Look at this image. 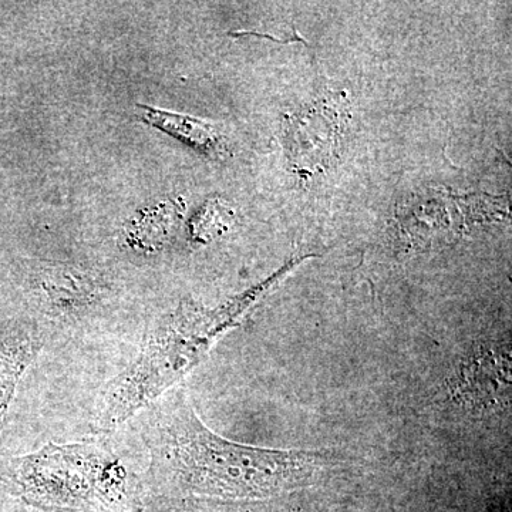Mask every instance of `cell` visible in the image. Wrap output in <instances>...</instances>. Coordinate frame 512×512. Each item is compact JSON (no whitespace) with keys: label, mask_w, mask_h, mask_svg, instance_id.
Returning <instances> with one entry per match:
<instances>
[{"label":"cell","mask_w":512,"mask_h":512,"mask_svg":"<svg viewBox=\"0 0 512 512\" xmlns=\"http://www.w3.org/2000/svg\"><path fill=\"white\" fill-rule=\"evenodd\" d=\"M222 211L224 210L218 205V202H210L200 214L195 215L191 224V235L194 241L208 242L215 235L220 234L224 229V224L214 221L224 220L225 212Z\"/></svg>","instance_id":"11"},{"label":"cell","mask_w":512,"mask_h":512,"mask_svg":"<svg viewBox=\"0 0 512 512\" xmlns=\"http://www.w3.org/2000/svg\"><path fill=\"white\" fill-rule=\"evenodd\" d=\"M47 301L59 311H80L93 305L106 289L99 276L70 265H47L39 275Z\"/></svg>","instance_id":"8"},{"label":"cell","mask_w":512,"mask_h":512,"mask_svg":"<svg viewBox=\"0 0 512 512\" xmlns=\"http://www.w3.org/2000/svg\"><path fill=\"white\" fill-rule=\"evenodd\" d=\"M163 512H293L286 505L269 500L227 501L207 498H175L163 501Z\"/></svg>","instance_id":"9"},{"label":"cell","mask_w":512,"mask_h":512,"mask_svg":"<svg viewBox=\"0 0 512 512\" xmlns=\"http://www.w3.org/2000/svg\"><path fill=\"white\" fill-rule=\"evenodd\" d=\"M9 478L26 504L53 512H143L140 478L106 444L49 443L10 461Z\"/></svg>","instance_id":"3"},{"label":"cell","mask_w":512,"mask_h":512,"mask_svg":"<svg viewBox=\"0 0 512 512\" xmlns=\"http://www.w3.org/2000/svg\"><path fill=\"white\" fill-rule=\"evenodd\" d=\"M177 208H161L144 215L141 221L134 224L131 239L137 242L138 247H161L171 237V231L177 228Z\"/></svg>","instance_id":"10"},{"label":"cell","mask_w":512,"mask_h":512,"mask_svg":"<svg viewBox=\"0 0 512 512\" xmlns=\"http://www.w3.org/2000/svg\"><path fill=\"white\" fill-rule=\"evenodd\" d=\"M298 262H288L262 284L217 308L181 303L151 330L133 362L103 387L94 406V429L99 433L116 430L170 392Z\"/></svg>","instance_id":"2"},{"label":"cell","mask_w":512,"mask_h":512,"mask_svg":"<svg viewBox=\"0 0 512 512\" xmlns=\"http://www.w3.org/2000/svg\"><path fill=\"white\" fill-rule=\"evenodd\" d=\"M138 117L148 126L158 128L175 140L194 148L202 156L212 160H224L228 156V144L217 127L207 121L158 110L156 107L137 104Z\"/></svg>","instance_id":"7"},{"label":"cell","mask_w":512,"mask_h":512,"mask_svg":"<svg viewBox=\"0 0 512 512\" xmlns=\"http://www.w3.org/2000/svg\"><path fill=\"white\" fill-rule=\"evenodd\" d=\"M144 430L150 480L163 500H271L315 484L343 461L312 450L235 443L208 429L183 390L156 400Z\"/></svg>","instance_id":"1"},{"label":"cell","mask_w":512,"mask_h":512,"mask_svg":"<svg viewBox=\"0 0 512 512\" xmlns=\"http://www.w3.org/2000/svg\"><path fill=\"white\" fill-rule=\"evenodd\" d=\"M42 346V336L28 326L0 330V433L20 379Z\"/></svg>","instance_id":"6"},{"label":"cell","mask_w":512,"mask_h":512,"mask_svg":"<svg viewBox=\"0 0 512 512\" xmlns=\"http://www.w3.org/2000/svg\"><path fill=\"white\" fill-rule=\"evenodd\" d=\"M448 399L476 416L510 407V343H480L468 350L448 383Z\"/></svg>","instance_id":"5"},{"label":"cell","mask_w":512,"mask_h":512,"mask_svg":"<svg viewBox=\"0 0 512 512\" xmlns=\"http://www.w3.org/2000/svg\"><path fill=\"white\" fill-rule=\"evenodd\" d=\"M348 123L349 100L345 93L320 97L286 116L282 137L292 170L309 178L333 167Z\"/></svg>","instance_id":"4"}]
</instances>
